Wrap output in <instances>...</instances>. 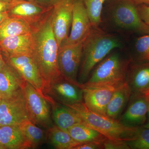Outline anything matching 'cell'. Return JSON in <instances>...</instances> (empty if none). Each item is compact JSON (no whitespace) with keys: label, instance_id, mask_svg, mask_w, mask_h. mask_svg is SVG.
<instances>
[{"label":"cell","instance_id":"cell-1","mask_svg":"<svg viewBox=\"0 0 149 149\" xmlns=\"http://www.w3.org/2000/svg\"><path fill=\"white\" fill-rule=\"evenodd\" d=\"M138 6L133 0H107L100 27L124 37L131 33H149V27L140 17Z\"/></svg>","mask_w":149,"mask_h":149},{"label":"cell","instance_id":"cell-2","mask_svg":"<svg viewBox=\"0 0 149 149\" xmlns=\"http://www.w3.org/2000/svg\"><path fill=\"white\" fill-rule=\"evenodd\" d=\"M124 37L107 32L100 27L93 26L90 34L84 41L83 54L77 81L79 85L88 80L96 65L112 51L125 49Z\"/></svg>","mask_w":149,"mask_h":149},{"label":"cell","instance_id":"cell-3","mask_svg":"<svg viewBox=\"0 0 149 149\" xmlns=\"http://www.w3.org/2000/svg\"><path fill=\"white\" fill-rule=\"evenodd\" d=\"M51 15L32 32V56L42 77L45 93L50 83L61 77L58 63L59 47L52 28Z\"/></svg>","mask_w":149,"mask_h":149},{"label":"cell","instance_id":"cell-4","mask_svg":"<svg viewBox=\"0 0 149 149\" xmlns=\"http://www.w3.org/2000/svg\"><path fill=\"white\" fill-rule=\"evenodd\" d=\"M131 61L125 49H116L96 65L88 80L82 85L117 88L125 82Z\"/></svg>","mask_w":149,"mask_h":149},{"label":"cell","instance_id":"cell-5","mask_svg":"<svg viewBox=\"0 0 149 149\" xmlns=\"http://www.w3.org/2000/svg\"><path fill=\"white\" fill-rule=\"evenodd\" d=\"M66 106L73 110L84 123L108 139L129 141L135 137L140 128L125 127L117 120L90 110L83 102Z\"/></svg>","mask_w":149,"mask_h":149},{"label":"cell","instance_id":"cell-6","mask_svg":"<svg viewBox=\"0 0 149 149\" xmlns=\"http://www.w3.org/2000/svg\"><path fill=\"white\" fill-rule=\"evenodd\" d=\"M21 89L24 96L29 119L40 127L49 128L53 125L49 102L31 84L22 79Z\"/></svg>","mask_w":149,"mask_h":149},{"label":"cell","instance_id":"cell-7","mask_svg":"<svg viewBox=\"0 0 149 149\" xmlns=\"http://www.w3.org/2000/svg\"><path fill=\"white\" fill-rule=\"evenodd\" d=\"M83 42L64 44L59 48L58 55V63L61 76L78 85H80L77 76L82 60Z\"/></svg>","mask_w":149,"mask_h":149},{"label":"cell","instance_id":"cell-8","mask_svg":"<svg viewBox=\"0 0 149 149\" xmlns=\"http://www.w3.org/2000/svg\"><path fill=\"white\" fill-rule=\"evenodd\" d=\"M54 6L46 5L37 1H14L8 13L9 16L21 18L34 28L45 21L52 14Z\"/></svg>","mask_w":149,"mask_h":149},{"label":"cell","instance_id":"cell-9","mask_svg":"<svg viewBox=\"0 0 149 149\" xmlns=\"http://www.w3.org/2000/svg\"><path fill=\"white\" fill-rule=\"evenodd\" d=\"M74 2V0H58L53 6L51 24L59 47L64 45L69 36Z\"/></svg>","mask_w":149,"mask_h":149},{"label":"cell","instance_id":"cell-10","mask_svg":"<svg viewBox=\"0 0 149 149\" xmlns=\"http://www.w3.org/2000/svg\"><path fill=\"white\" fill-rule=\"evenodd\" d=\"M3 57L6 63L13 68L22 79L31 84L49 102L45 94V85L42 77L32 56Z\"/></svg>","mask_w":149,"mask_h":149},{"label":"cell","instance_id":"cell-11","mask_svg":"<svg viewBox=\"0 0 149 149\" xmlns=\"http://www.w3.org/2000/svg\"><path fill=\"white\" fill-rule=\"evenodd\" d=\"M45 94L50 103L53 100L67 105L83 102V91L80 85H75L62 76L50 83Z\"/></svg>","mask_w":149,"mask_h":149},{"label":"cell","instance_id":"cell-12","mask_svg":"<svg viewBox=\"0 0 149 149\" xmlns=\"http://www.w3.org/2000/svg\"><path fill=\"white\" fill-rule=\"evenodd\" d=\"M29 119L21 89L8 98L0 100V126L19 125Z\"/></svg>","mask_w":149,"mask_h":149},{"label":"cell","instance_id":"cell-13","mask_svg":"<svg viewBox=\"0 0 149 149\" xmlns=\"http://www.w3.org/2000/svg\"><path fill=\"white\" fill-rule=\"evenodd\" d=\"M149 96L131 95L127 107L118 120L130 128L143 127L146 123Z\"/></svg>","mask_w":149,"mask_h":149},{"label":"cell","instance_id":"cell-14","mask_svg":"<svg viewBox=\"0 0 149 149\" xmlns=\"http://www.w3.org/2000/svg\"><path fill=\"white\" fill-rule=\"evenodd\" d=\"M93 27L88 12L82 1L74 0L70 32L64 44L84 42Z\"/></svg>","mask_w":149,"mask_h":149},{"label":"cell","instance_id":"cell-15","mask_svg":"<svg viewBox=\"0 0 149 149\" xmlns=\"http://www.w3.org/2000/svg\"><path fill=\"white\" fill-rule=\"evenodd\" d=\"M80 86L83 90L85 106L94 112L107 116V107L116 88L83 85Z\"/></svg>","mask_w":149,"mask_h":149},{"label":"cell","instance_id":"cell-16","mask_svg":"<svg viewBox=\"0 0 149 149\" xmlns=\"http://www.w3.org/2000/svg\"><path fill=\"white\" fill-rule=\"evenodd\" d=\"M125 82L131 95L149 96V61H131Z\"/></svg>","mask_w":149,"mask_h":149},{"label":"cell","instance_id":"cell-17","mask_svg":"<svg viewBox=\"0 0 149 149\" xmlns=\"http://www.w3.org/2000/svg\"><path fill=\"white\" fill-rule=\"evenodd\" d=\"M33 47L32 33L7 37L0 41V50L5 57L32 56Z\"/></svg>","mask_w":149,"mask_h":149},{"label":"cell","instance_id":"cell-18","mask_svg":"<svg viewBox=\"0 0 149 149\" xmlns=\"http://www.w3.org/2000/svg\"><path fill=\"white\" fill-rule=\"evenodd\" d=\"M0 143L5 149H24L32 148L19 125L0 126Z\"/></svg>","mask_w":149,"mask_h":149},{"label":"cell","instance_id":"cell-19","mask_svg":"<svg viewBox=\"0 0 149 149\" xmlns=\"http://www.w3.org/2000/svg\"><path fill=\"white\" fill-rule=\"evenodd\" d=\"M131 95V91L126 82L116 88L107 107V116L118 120L127 107Z\"/></svg>","mask_w":149,"mask_h":149},{"label":"cell","instance_id":"cell-20","mask_svg":"<svg viewBox=\"0 0 149 149\" xmlns=\"http://www.w3.org/2000/svg\"><path fill=\"white\" fill-rule=\"evenodd\" d=\"M22 79L6 63L0 69V100L8 98L21 89Z\"/></svg>","mask_w":149,"mask_h":149},{"label":"cell","instance_id":"cell-21","mask_svg":"<svg viewBox=\"0 0 149 149\" xmlns=\"http://www.w3.org/2000/svg\"><path fill=\"white\" fill-rule=\"evenodd\" d=\"M52 106V118L56 126L67 132L73 125L83 122L75 112L66 105L55 103Z\"/></svg>","mask_w":149,"mask_h":149},{"label":"cell","instance_id":"cell-22","mask_svg":"<svg viewBox=\"0 0 149 149\" xmlns=\"http://www.w3.org/2000/svg\"><path fill=\"white\" fill-rule=\"evenodd\" d=\"M33 28L23 19L9 16L0 24V41L7 37L32 33Z\"/></svg>","mask_w":149,"mask_h":149},{"label":"cell","instance_id":"cell-23","mask_svg":"<svg viewBox=\"0 0 149 149\" xmlns=\"http://www.w3.org/2000/svg\"><path fill=\"white\" fill-rule=\"evenodd\" d=\"M67 132L73 140L80 144L91 142H103L107 138L84 122L73 125Z\"/></svg>","mask_w":149,"mask_h":149},{"label":"cell","instance_id":"cell-24","mask_svg":"<svg viewBox=\"0 0 149 149\" xmlns=\"http://www.w3.org/2000/svg\"><path fill=\"white\" fill-rule=\"evenodd\" d=\"M46 138L56 149H73L80 143L72 139L68 132L62 130L56 125L47 129Z\"/></svg>","mask_w":149,"mask_h":149},{"label":"cell","instance_id":"cell-25","mask_svg":"<svg viewBox=\"0 0 149 149\" xmlns=\"http://www.w3.org/2000/svg\"><path fill=\"white\" fill-rule=\"evenodd\" d=\"M32 148L39 146L46 139V133L38 126L34 124L29 119L24 120L19 125Z\"/></svg>","mask_w":149,"mask_h":149},{"label":"cell","instance_id":"cell-26","mask_svg":"<svg viewBox=\"0 0 149 149\" xmlns=\"http://www.w3.org/2000/svg\"><path fill=\"white\" fill-rule=\"evenodd\" d=\"M89 15L94 27H100L104 4L107 0H81Z\"/></svg>","mask_w":149,"mask_h":149},{"label":"cell","instance_id":"cell-27","mask_svg":"<svg viewBox=\"0 0 149 149\" xmlns=\"http://www.w3.org/2000/svg\"><path fill=\"white\" fill-rule=\"evenodd\" d=\"M134 47L136 55L132 61H149V33L138 38Z\"/></svg>","mask_w":149,"mask_h":149},{"label":"cell","instance_id":"cell-28","mask_svg":"<svg viewBox=\"0 0 149 149\" xmlns=\"http://www.w3.org/2000/svg\"><path fill=\"white\" fill-rule=\"evenodd\" d=\"M127 143L130 149H149V128L140 127L135 137Z\"/></svg>","mask_w":149,"mask_h":149},{"label":"cell","instance_id":"cell-29","mask_svg":"<svg viewBox=\"0 0 149 149\" xmlns=\"http://www.w3.org/2000/svg\"><path fill=\"white\" fill-rule=\"evenodd\" d=\"M103 149H130L125 140H115L106 138L103 142Z\"/></svg>","mask_w":149,"mask_h":149},{"label":"cell","instance_id":"cell-30","mask_svg":"<svg viewBox=\"0 0 149 149\" xmlns=\"http://www.w3.org/2000/svg\"><path fill=\"white\" fill-rule=\"evenodd\" d=\"M138 9L141 19L149 27V6L139 5L138 6Z\"/></svg>","mask_w":149,"mask_h":149},{"label":"cell","instance_id":"cell-31","mask_svg":"<svg viewBox=\"0 0 149 149\" xmlns=\"http://www.w3.org/2000/svg\"><path fill=\"white\" fill-rule=\"evenodd\" d=\"M103 149V142H91L83 143L74 147L73 149Z\"/></svg>","mask_w":149,"mask_h":149},{"label":"cell","instance_id":"cell-32","mask_svg":"<svg viewBox=\"0 0 149 149\" xmlns=\"http://www.w3.org/2000/svg\"><path fill=\"white\" fill-rule=\"evenodd\" d=\"M13 2L9 3L7 2L0 1V13L5 12H8Z\"/></svg>","mask_w":149,"mask_h":149},{"label":"cell","instance_id":"cell-33","mask_svg":"<svg viewBox=\"0 0 149 149\" xmlns=\"http://www.w3.org/2000/svg\"><path fill=\"white\" fill-rule=\"evenodd\" d=\"M37 1L39 2L46 5L53 6L58 0H37Z\"/></svg>","mask_w":149,"mask_h":149},{"label":"cell","instance_id":"cell-34","mask_svg":"<svg viewBox=\"0 0 149 149\" xmlns=\"http://www.w3.org/2000/svg\"><path fill=\"white\" fill-rule=\"evenodd\" d=\"M137 5L144 4L149 6V0H133Z\"/></svg>","mask_w":149,"mask_h":149},{"label":"cell","instance_id":"cell-35","mask_svg":"<svg viewBox=\"0 0 149 149\" xmlns=\"http://www.w3.org/2000/svg\"><path fill=\"white\" fill-rule=\"evenodd\" d=\"M6 63V62L0 50V69L2 68L5 65Z\"/></svg>","mask_w":149,"mask_h":149},{"label":"cell","instance_id":"cell-36","mask_svg":"<svg viewBox=\"0 0 149 149\" xmlns=\"http://www.w3.org/2000/svg\"><path fill=\"white\" fill-rule=\"evenodd\" d=\"M9 16L8 12L0 13V24Z\"/></svg>","mask_w":149,"mask_h":149},{"label":"cell","instance_id":"cell-37","mask_svg":"<svg viewBox=\"0 0 149 149\" xmlns=\"http://www.w3.org/2000/svg\"><path fill=\"white\" fill-rule=\"evenodd\" d=\"M143 127H144V128H149V102L148 111V118H147V120L146 124H145V125H144Z\"/></svg>","mask_w":149,"mask_h":149},{"label":"cell","instance_id":"cell-38","mask_svg":"<svg viewBox=\"0 0 149 149\" xmlns=\"http://www.w3.org/2000/svg\"><path fill=\"white\" fill-rule=\"evenodd\" d=\"M0 1L7 2L11 3L16 1L15 0H0Z\"/></svg>","mask_w":149,"mask_h":149},{"label":"cell","instance_id":"cell-39","mask_svg":"<svg viewBox=\"0 0 149 149\" xmlns=\"http://www.w3.org/2000/svg\"><path fill=\"white\" fill-rule=\"evenodd\" d=\"M0 149H5L4 147L2 145L1 143H0Z\"/></svg>","mask_w":149,"mask_h":149},{"label":"cell","instance_id":"cell-40","mask_svg":"<svg viewBox=\"0 0 149 149\" xmlns=\"http://www.w3.org/2000/svg\"><path fill=\"white\" fill-rule=\"evenodd\" d=\"M37 1V0H15V1Z\"/></svg>","mask_w":149,"mask_h":149}]
</instances>
